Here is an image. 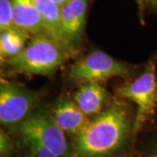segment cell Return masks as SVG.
<instances>
[{
  "instance_id": "cell-17",
  "label": "cell",
  "mask_w": 157,
  "mask_h": 157,
  "mask_svg": "<svg viewBox=\"0 0 157 157\" xmlns=\"http://www.w3.org/2000/svg\"><path fill=\"white\" fill-rule=\"evenodd\" d=\"M54 3H56L57 5L59 6H60L62 7L63 6H65L67 3H68L69 1H71V0H52Z\"/></svg>"
},
{
  "instance_id": "cell-4",
  "label": "cell",
  "mask_w": 157,
  "mask_h": 157,
  "mask_svg": "<svg viewBox=\"0 0 157 157\" xmlns=\"http://www.w3.org/2000/svg\"><path fill=\"white\" fill-rule=\"evenodd\" d=\"M134 74L133 67L109 56L101 51H94L74 63L68 76L76 82H101L114 77L128 78Z\"/></svg>"
},
{
  "instance_id": "cell-16",
  "label": "cell",
  "mask_w": 157,
  "mask_h": 157,
  "mask_svg": "<svg viewBox=\"0 0 157 157\" xmlns=\"http://www.w3.org/2000/svg\"><path fill=\"white\" fill-rule=\"evenodd\" d=\"M137 7H138V13H139V17L140 19L141 24H144L143 20V11H144V0H135Z\"/></svg>"
},
{
  "instance_id": "cell-2",
  "label": "cell",
  "mask_w": 157,
  "mask_h": 157,
  "mask_svg": "<svg viewBox=\"0 0 157 157\" xmlns=\"http://www.w3.org/2000/svg\"><path fill=\"white\" fill-rule=\"evenodd\" d=\"M71 56L46 34L32 36L23 51L6 60L11 73L28 75H51Z\"/></svg>"
},
{
  "instance_id": "cell-8",
  "label": "cell",
  "mask_w": 157,
  "mask_h": 157,
  "mask_svg": "<svg viewBox=\"0 0 157 157\" xmlns=\"http://www.w3.org/2000/svg\"><path fill=\"white\" fill-rule=\"evenodd\" d=\"M49 114L63 132L74 136L80 133L90 121L88 116L78 108L73 100L67 97L57 101Z\"/></svg>"
},
{
  "instance_id": "cell-9",
  "label": "cell",
  "mask_w": 157,
  "mask_h": 157,
  "mask_svg": "<svg viewBox=\"0 0 157 157\" xmlns=\"http://www.w3.org/2000/svg\"><path fill=\"white\" fill-rule=\"evenodd\" d=\"M73 101L88 117L97 115L107 106L111 100L110 93L101 82H86L74 93Z\"/></svg>"
},
{
  "instance_id": "cell-11",
  "label": "cell",
  "mask_w": 157,
  "mask_h": 157,
  "mask_svg": "<svg viewBox=\"0 0 157 157\" xmlns=\"http://www.w3.org/2000/svg\"><path fill=\"white\" fill-rule=\"evenodd\" d=\"M15 26L31 36L45 34L41 14L34 0H11Z\"/></svg>"
},
{
  "instance_id": "cell-12",
  "label": "cell",
  "mask_w": 157,
  "mask_h": 157,
  "mask_svg": "<svg viewBox=\"0 0 157 157\" xmlns=\"http://www.w3.org/2000/svg\"><path fill=\"white\" fill-rule=\"evenodd\" d=\"M31 35L17 26L0 32V57L6 62L17 56L25 47L31 39Z\"/></svg>"
},
{
  "instance_id": "cell-14",
  "label": "cell",
  "mask_w": 157,
  "mask_h": 157,
  "mask_svg": "<svg viewBox=\"0 0 157 157\" xmlns=\"http://www.w3.org/2000/svg\"><path fill=\"white\" fill-rule=\"evenodd\" d=\"M28 149V157H58L52 152L39 142L33 140L23 139Z\"/></svg>"
},
{
  "instance_id": "cell-5",
  "label": "cell",
  "mask_w": 157,
  "mask_h": 157,
  "mask_svg": "<svg viewBox=\"0 0 157 157\" xmlns=\"http://www.w3.org/2000/svg\"><path fill=\"white\" fill-rule=\"evenodd\" d=\"M23 139L33 140L54 153L58 157H74L73 144L53 122L49 113L38 112L30 115L19 126Z\"/></svg>"
},
{
  "instance_id": "cell-6",
  "label": "cell",
  "mask_w": 157,
  "mask_h": 157,
  "mask_svg": "<svg viewBox=\"0 0 157 157\" xmlns=\"http://www.w3.org/2000/svg\"><path fill=\"white\" fill-rule=\"evenodd\" d=\"M40 101V94L2 79L0 85V121L7 128L20 126L32 115Z\"/></svg>"
},
{
  "instance_id": "cell-1",
  "label": "cell",
  "mask_w": 157,
  "mask_h": 157,
  "mask_svg": "<svg viewBox=\"0 0 157 157\" xmlns=\"http://www.w3.org/2000/svg\"><path fill=\"white\" fill-rule=\"evenodd\" d=\"M126 100L116 98L90 120L73 143L74 157H108L121 149L133 133L134 120Z\"/></svg>"
},
{
  "instance_id": "cell-13",
  "label": "cell",
  "mask_w": 157,
  "mask_h": 157,
  "mask_svg": "<svg viewBox=\"0 0 157 157\" xmlns=\"http://www.w3.org/2000/svg\"><path fill=\"white\" fill-rule=\"evenodd\" d=\"M15 26L11 0H0V32Z\"/></svg>"
},
{
  "instance_id": "cell-7",
  "label": "cell",
  "mask_w": 157,
  "mask_h": 157,
  "mask_svg": "<svg viewBox=\"0 0 157 157\" xmlns=\"http://www.w3.org/2000/svg\"><path fill=\"white\" fill-rule=\"evenodd\" d=\"M88 3L89 0H71L61 7L62 33L77 54L83 40Z\"/></svg>"
},
{
  "instance_id": "cell-10",
  "label": "cell",
  "mask_w": 157,
  "mask_h": 157,
  "mask_svg": "<svg viewBox=\"0 0 157 157\" xmlns=\"http://www.w3.org/2000/svg\"><path fill=\"white\" fill-rule=\"evenodd\" d=\"M34 2L39 9L45 25V34L61 45L71 58L76 56L77 53L69 45L62 33L60 23L61 7L52 0H34Z\"/></svg>"
},
{
  "instance_id": "cell-15",
  "label": "cell",
  "mask_w": 157,
  "mask_h": 157,
  "mask_svg": "<svg viewBox=\"0 0 157 157\" xmlns=\"http://www.w3.org/2000/svg\"><path fill=\"white\" fill-rule=\"evenodd\" d=\"M12 149V143L10 137L4 130L0 132V154L2 157L8 156Z\"/></svg>"
},
{
  "instance_id": "cell-18",
  "label": "cell",
  "mask_w": 157,
  "mask_h": 157,
  "mask_svg": "<svg viewBox=\"0 0 157 157\" xmlns=\"http://www.w3.org/2000/svg\"><path fill=\"white\" fill-rule=\"evenodd\" d=\"M147 2L155 11H157V0H147Z\"/></svg>"
},
{
  "instance_id": "cell-19",
  "label": "cell",
  "mask_w": 157,
  "mask_h": 157,
  "mask_svg": "<svg viewBox=\"0 0 157 157\" xmlns=\"http://www.w3.org/2000/svg\"><path fill=\"white\" fill-rule=\"evenodd\" d=\"M154 157H157V146L154 150Z\"/></svg>"
},
{
  "instance_id": "cell-3",
  "label": "cell",
  "mask_w": 157,
  "mask_h": 157,
  "mask_svg": "<svg viewBox=\"0 0 157 157\" xmlns=\"http://www.w3.org/2000/svg\"><path fill=\"white\" fill-rule=\"evenodd\" d=\"M115 92L117 97L132 101L136 105L133 127V135L135 136L141 127L154 117L156 113V59H151L148 60L143 72L137 78L120 86Z\"/></svg>"
}]
</instances>
